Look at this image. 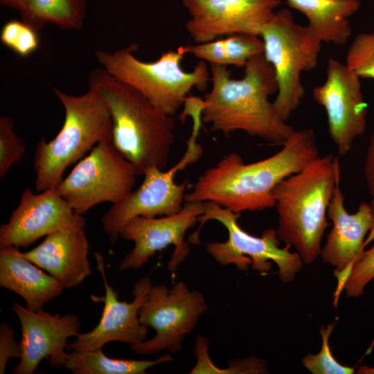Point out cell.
Listing matches in <instances>:
<instances>
[{
    "instance_id": "cell-1",
    "label": "cell",
    "mask_w": 374,
    "mask_h": 374,
    "mask_svg": "<svg viewBox=\"0 0 374 374\" xmlns=\"http://www.w3.org/2000/svg\"><path fill=\"white\" fill-rule=\"evenodd\" d=\"M318 157L314 131L295 130L278 152L262 160L246 163L238 153L228 154L198 177L185 202H212L240 215L274 208L277 185Z\"/></svg>"
},
{
    "instance_id": "cell-2",
    "label": "cell",
    "mask_w": 374,
    "mask_h": 374,
    "mask_svg": "<svg viewBox=\"0 0 374 374\" xmlns=\"http://www.w3.org/2000/svg\"><path fill=\"white\" fill-rule=\"evenodd\" d=\"M210 91L204 96L202 120L224 135L242 131L283 145L295 131L277 114L269 96L277 93L272 65L264 55L249 60L243 78L234 79L226 66L211 64Z\"/></svg>"
},
{
    "instance_id": "cell-3",
    "label": "cell",
    "mask_w": 374,
    "mask_h": 374,
    "mask_svg": "<svg viewBox=\"0 0 374 374\" xmlns=\"http://www.w3.org/2000/svg\"><path fill=\"white\" fill-rule=\"evenodd\" d=\"M88 84L101 95L109 110L112 144L139 175L152 167L163 170L175 139L173 116L102 67L91 72Z\"/></svg>"
},
{
    "instance_id": "cell-4",
    "label": "cell",
    "mask_w": 374,
    "mask_h": 374,
    "mask_svg": "<svg viewBox=\"0 0 374 374\" xmlns=\"http://www.w3.org/2000/svg\"><path fill=\"white\" fill-rule=\"evenodd\" d=\"M339 157H318L299 172L277 185L275 208L280 240L294 247L305 265L320 255L326 228L328 208L339 179Z\"/></svg>"
},
{
    "instance_id": "cell-5",
    "label": "cell",
    "mask_w": 374,
    "mask_h": 374,
    "mask_svg": "<svg viewBox=\"0 0 374 374\" xmlns=\"http://www.w3.org/2000/svg\"><path fill=\"white\" fill-rule=\"evenodd\" d=\"M53 91L64 109L61 130L50 141L42 138L34 157L35 188L38 193L56 187L66 168L102 141L112 139L109 110L101 95L89 87L80 96Z\"/></svg>"
},
{
    "instance_id": "cell-6",
    "label": "cell",
    "mask_w": 374,
    "mask_h": 374,
    "mask_svg": "<svg viewBox=\"0 0 374 374\" xmlns=\"http://www.w3.org/2000/svg\"><path fill=\"white\" fill-rule=\"evenodd\" d=\"M138 48L134 43L112 52L96 51L95 56L102 68L171 116L184 105L194 87L201 91L207 89L211 80L208 66L200 61L192 71H185L181 66L186 55L183 46L163 52L154 62L139 60L135 55Z\"/></svg>"
},
{
    "instance_id": "cell-7",
    "label": "cell",
    "mask_w": 374,
    "mask_h": 374,
    "mask_svg": "<svg viewBox=\"0 0 374 374\" xmlns=\"http://www.w3.org/2000/svg\"><path fill=\"white\" fill-rule=\"evenodd\" d=\"M202 107L189 106L186 116L193 121L192 133L186 142V150L180 160L167 170L152 167L143 175L140 186L132 190L123 200L112 204L101 217L103 229L112 244L120 237L123 226L137 216L156 217L171 215L184 206L188 181L177 184V174L195 163L202 155L203 148L197 138L202 125Z\"/></svg>"
},
{
    "instance_id": "cell-8",
    "label": "cell",
    "mask_w": 374,
    "mask_h": 374,
    "mask_svg": "<svg viewBox=\"0 0 374 374\" xmlns=\"http://www.w3.org/2000/svg\"><path fill=\"white\" fill-rule=\"evenodd\" d=\"M260 37L263 55L274 68L278 85L273 105L287 121L304 96L301 75L317 67L322 42L308 26L298 24L287 9L276 11Z\"/></svg>"
},
{
    "instance_id": "cell-9",
    "label": "cell",
    "mask_w": 374,
    "mask_h": 374,
    "mask_svg": "<svg viewBox=\"0 0 374 374\" xmlns=\"http://www.w3.org/2000/svg\"><path fill=\"white\" fill-rule=\"evenodd\" d=\"M204 203V213L198 218L199 227L189 236L193 244L199 243V233L209 220L220 222L228 231L225 242L206 244L208 253L220 265H234L239 270L245 271L249 266L265 274L271 269V261L278 267L280 279L284 283H291L301 271L303 262L296 253L290 251V246L279 247L276 230H265L260 237L252 235L238 224L240 215L214 202Z\"/></svg>"
},
{
    "instance_id": "cell-10",
    "label": "cell",
    "mask_w": 374,
    "mask_h": 374,
    "mask_svg": "<svg viewBox=\"0 0 374 374\" xmlns=\"http://www.w3.org/2000/svg\"><path fill=\"white\" fill-rule=\"evenodd\" d=\"M137 176L135 167L112 141L98 143L55 187L73 211L82 215L105 202L123 200L132 190Z\"/></svg>"
},
{
    "instance_id": "cell-11",
    "label": "cell",
    "mask_w": 374,
    "mask_h": 374,
    "mask_svg": "<svg viewBox=\"0 0 374 374\" xmlns=\"http://www.w3.org/2000/svg\"><path fill=\"white\" fill-rule=\"evenodd\" d=\"M208 305L202 293L190 290L179 281L169 290L165 285H152L139 310L141 324L155 330V335L130 346L137 355H151L163 350H181L184 338L195 328Z\"/></svg>"
},
{
    "instance_id": "cell-12",
    "label": "cell",
    "mask_w": 374,
    "mask_h": 374,
    "mask_svg": "<svg viewBox=\"0 0 374 374\" xmlns=\"http://www.w3.org/2000/svg\"><path fill=\"white\" fill-rule=\"evenodd\" d=\"M325 82L312 91L314 100L326 113L328 132L339 155L346 156L367 127L368 105L360 78L346 64L330 58Z\"/></svg>"
},
{
    "instance_id": "cell-13",
    "label": "cell",
    "mask_w": 374,
    "mask_h": 374,
    "mask_svg": "<svg viewBox=\"0 0 374 374\" xmlns=\"http://www.w3.org/2000/svg\"><path fill=\"white\" fill-rule=\"evenodd\" d=\"M204 213V202H185L181 210L171 215L132 218L121 229L120 237L132 241L134 247L123 258L118 269H139L157 251L173 245L175 250L168 267L175 271L190 252L189 244L184 241L185 234Z\"/></svg>"
},
{
    "instance_id": "cell-14",
    "label": "cell",
    "mask_w": 374,
    "mask_h": 374,
    "mask_svg": "<svg viewBox=\"0 0 374 374\" xmlns=\"http://www.w3.org/2000/svg\"><path fill=\"white\" fill-rule=\"evenodd\" d=\"M190 16L185 28L197 44L235 34L260 36L281 0H181Z\"/></svg>"
},
{
    "instance_id": "cell-15",
    "label": "cell",
    "mask_w": 374,
    "mask_h": 374,
    "mask_svg": "<svg viewBox=\"0 0 374 374\" xmlns=\"http://www.w3.org/2000/svg\"><path fill=\"white\" fill-rule=\"evenodd\" d=\"M97 269L101 274L105 296H91L92 300L104 303L102 317L91 331L79 332L75 340L68 344L66 350H91L102 349L112 341H119L130 346L147 339L148 328L141 323L139 310L153 285L148 276L141 277L135 283L132 302L118 300V294L106 278L104 259L99 253H94Z\"/></svg>"
},
{
    "instance_id": "cell-16",
    "label": "cell",
    "mask_w": 374,
    "mask_h": 374,
    "mask_svg": "<svg viewBox=\"0 0 374 374\" xmlns=\"http://www.w3.org/2000/svg\"><path fill=\"white\" fill-rule=\"evenodd\" d=\"M85 225V218L73 211L55 187L36 194L27 188L8 221L0 227V247H27L54 232Z\"/></svg>"
},
{
    "instance_id": "cell-17",
    "label": "cell",
    "mask_w": 374,
    "mask_h": 374,
    "mask_svg": "<svg viewBox=\"0 0 374 374\" xmlns=\"http://www.w3.org/2000/svg\"><path fill=\"white\" fill-rule=\"evenodd\" d=\"M12 310L21 330L20 360L13 368V373L32 374L44 358L53 367L64 366L68 355L67 341L79 333V317L73 313L60 315L43 310L35 312L18 303L12 305Z\"/></svg>"
},
{
    "instance_id": "cell-18",
    "label": "cell",
    "mask_w": 374,
    "mask_h": 374,
    "mask_svg": "<svg viewBox=\"0 0 374 374\" xmlns=\"http://www.w3.org/2000/svg\"><path fill=\"white\" fill-rule=\"evenodd\" d=\"M340 181L341 178L328 208L332 228L319 255L335 267L334 274L339 280L337 297L352 265L364 250L366 234L374 230V211L369 203L362 202L354 213L346 211Z\"/></svg>"
},
{
    "instance_id": "cell-19",
    "label": "cell",
    "mask_w": 374,
    "mask_h": 374,
    "mask_svg": "<svg viewBox=\"0 0 374 374\" xmlns=\"http://www.w3.org/2000/svg\"><path fill=\"white\" fill-rule=\"evenodd\" d=\"M89 248L84 228L66 229L46 235L23 254L69 289L79 285L92 272Z\"/></svg>"
},
{
    "instance_id": "cell-20",
    "label": "cell",
    "mask_w": 374,
    "mask_h": 374,
    "mask_svg": "<svg viewBox=\"0 0 374 374\" xmlns=\"http://www.w3.org/2000/svg\"><path fill=\"white\" fill-rule=\"evenodd\" d=\"M0 285L20 296L32 311L62 294L64 289L51 274L26 258L17 247H0Z\"/></svg>"
},
{
    "instance_id": "cell-21",
    "label": "cell",
    "mask_w": 374,
    "mask_h": 374,
    "mask_svg": "<svg viewBox=\"0 0 374 374\" xmlns=\"http://www.w3.org/2000/svg\"><path fill=\"white\" fill-rule=\"evenodd\" d=\"M308 19V26L322 42L335 45L351 35L350 17L359 8V0H285Z\"/></svg>"
},
{
    "instance_id": "cell-22",
    "label": "cell",
    "mask_w": 374,
    "mask_h": 374,
    "mask_svg": "<svg viewBox=\"0 0 374 374\" xmlns=\"http://www.w3.org/2000/svg\"><path fill=\"white\" fill-rule=\"evenodd\" d=\"M183 47L186 54H192L211 64L225 66L244 67L249 60L264 53L261 37L249 34H235L223 39Z\"/></svg>"
},
{
    "instance_id": "cell-23",
    "label": "cell",
    "mask_w": 374,
    "mask_h": 374,
    "mask_svg": "<svg viewBox=\"0 0 374 374\" xmlns=\"http://www.w3.org/2000/svg\"><path fill=\"white\" fill-rule=\"evenodd\" d=\"M172 360L170 354L153 360H134L109 357L102 349L72 350L64 367L73 374H144L151 367Z\"/></svg>"
},
{
    "instance_id": "cell-24",
    "label": "cell",
    "mask_w": 374,
    "mask_h": 374,
    "mask_svg": "<svg viewBox=\"0 0 374 374\" xmlns=\"http://www.w3.org/2000/svg\"><path fill=\"white\" fill-rule=\"evenodd\" d=\"M87 0H28L21 21L38 32L46 24L66 30L83 26Z\"/></svg>"
},
{
    "instance_id": "cell-25",
    "label": "cell",
    "mask_w": 374,
    "mask_h": 374,
    "mask_svg": "<svg viewBox=\"0 0 374 374\" xmlns=\"http://www.w3.org/2000/svg\"><path fill=\"white\" fill-rule=\"evenodd\" d=\"M335 321L320 328L321 348L317 354H308L302 359L303 366L312 374H353V367L340 364L332 355L329 339L335 326Z\"/></svg>"
},
{
    "instance_id": "cell-26",
    "label": "cell",
    "mask_w": 374,
    "mask_h": 374,
    "mask_svg": "<svg viewBox=\"0 0 374 374\" xmlns=\"http://www.w3.org/2000/svg\"><path fill=\"white\" fill-rule=\"evenodd\" d=\"M345 64L359 78L374 79V31L356 35L347 51Z\"/></svg>"
},
{
    "instance_id": "cell-27",
    "label": "cell",
    "mask_w": 374,
    "mask_h": 374,
    "mask_svg": "<svg viewBox=\"0 0 374 374\" xmlns=\"http://www.w3.org/2000/svg\"><path fill=\"white\" fill-rule=\"evenodd\" d=\"M26 152L22 140L15 130L12 118L0 117V177H4L11 167L19 162Z\"/></svg>"
},
{
    "instance_id": "cell-28",
    "label": "cell",
    "mask_w": 374,
    "mask_h": 374,
    "mask_svg": "<svg viewBox=\"0 0 374 374\" xmlns=\"http://www.w3.org/2000/svg\"><path fill=\"white\" fill-rule=\"evenodd\" d=\"M37 32L24 22L11 20L6 23L1 31L3 45L21 57L34 53L39 46Z\"/></svg>"
},
{
    "instance_id": "cell-29",
    "label": "cell",
    "mask_w": 374,
    "mask_h": 374,
    "mask_svg": "<svg viewBox=\"0 0 374 374\" xmlns=\"http://www.w3.org/2000/svg\"><path fill=\"white\" fill-rule=\"evenodd\" d=\"M374 279V245L363 250L352 265L342 289L348 297H359Z\"/></svg>"
},
{
    "instance_id": "cell-30",
    "label": "cell",
    "mask_w": 374,
    "mask_h": 374,
    "mask_svg": "<svg viewBox=\"0 0 374 374\" xmlns=\"http://www.w3.org/2000/svg\"><path fill=\"white\" fill-rule=\"evenodd\" d=\"M20 342L15 339V332L11 326L2 322L0 325V373H5L8 361L13 357H20Z\"/></svg>"
},
{
    "instance_id": "cell-31",
    "label": "cell",
    "mask_w": 374,
    "mask_h": 374,
    "mask_svg": "<svg viewBox=\"0 0 374 374\" xmlns=\"http://www.w3.org/2000/svg\"><path fill=\"white\" fill-rule=\"evenodd\" d=\"M363 172L370 197V202L368 203L374 211V131L370 137L367 147Z\"/></svg>"
},
{
    "instance_id": "cell-32",
    "label": "cell",
    "mask_w": 374,
    "mask_h": 374,
    "mask_svg": "<svg viewBox=\"0 0 374 374\" xmlns=\"http://www.w3.org/2000/svg\"><path fill=\"white\" fill-rule=\"evenodd\" d=\"M28 0H0L1 5L21 12L26 7Z\"/></svg>"
},
{
    "instance_id": "cell-33",
    "label": "cell",
    "mask_w": 374,
    "mask_h": 374,
    "mask_svg": "<svg viewBox=\"0 0 374 374\" xmlns=\"http://www.w3.org/2000/svg\"><path fill=\"white\" fill-rule=\"evenodd\" d=\"M358 374H374V367L368 366H360L356 371Z\"/></svg>"
}]
</instances>
